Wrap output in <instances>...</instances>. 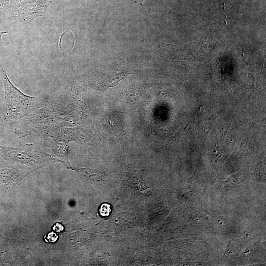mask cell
Wrapping results in <instances>:
<instances>
[{"label":"cell","mask_w":266,"mask_h":266,"mask_svg":"<svg viewBox=\"0 0 266 266\" xmlns=\"http://www.w3.org/2000/svg\"><path fill=\"white\" fill-rule=\"evenodd\" d=\"M100 214L102 217L108 216L111 212V205L108 203H102L100 208Z\"/></svg>","instance_id":"cell-4"},{"label":"cell","mask_w":266,"mask_h":266,"mask_svg":"<svg viewBox=\"0 0 266 266\" xmlns=\"http://www.w3.org/2000/svg\"><path fill=\"white\" fill-rule=\"evenodd\" d=\"M126 72L113 73L104 79L103 84L105 88L116 86L118 83L127 75Z\"/></svg>","instance_id":"cell-3"},{"label":"cell","mask_w":266,"mask_h":266,"mask_svg":"<svg viewBox=\"0 0 266 266\" xmlns=\"http://www.w3.org/2000/svg\"><path fill=\"white\" fill-rule=\"evenodd\" d=\"M58 235L53 232L49 233L46 236L45 240H48L50 242H54L58 239Z\"/></svg>","instance_id":"cell-5"},{"label":"cell","mask_w":266,"mask_h":266,"mask_svg":"<svg viewBox=\"0 0 266 266\" xmlns=\"http://www.w3.org/2000/svg\"><path fill=\"white\" fill-rule=\"evenodd\" d=\"M53 229L57 233H60L64 230V227L61 224L57 223L53 226Z\"/></svg>","instance_id":"cell-6"},{"label":"cell","mask_w":266,"mask_h":266,"mask_svg":"<svg viewBox=\"0 0 266 266\" xmlns=\"http://www.w3.org/2000/svg\"><path fill=\"white\" fill-rule=\"evenodd\" d=\"M0 68L5 90L6 114L9 119H21L41 105V99L22 93L9 80L0 64Z\"/></svg>","instance_id":"cell-1"},{"label":"cell","mask_w":266,"mask_h":266,"mask_svg":"<svg viewBox=\"0 0 266 266\" xmlns=\"http://www.w3.org/2000/svg\"><path fill=\"white\" fill-rule=\"evenodd\" d=\"M6 151L8 156L13 159L23 162H39L43 156L34 144H28L19 148H12L0 147Z\"/></svg>","instance_id":"cell-2"}]
</instances>
